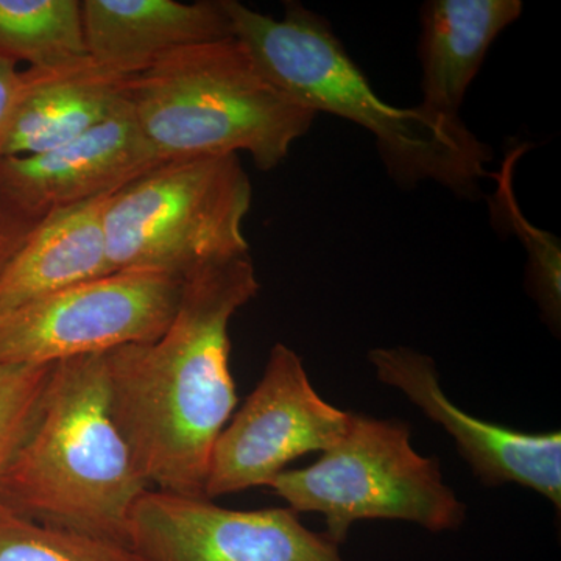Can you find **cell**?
<instances>
[{"label":"cell","mask_w":561,"mask_h":561,"mask_svg":"<svg viewBox=\"0 0 561 561\" xmlns=\"http://www.w3.org/2000/svg\"><path fill=\"white\" fill-rule=\"evenodd\" d=\"M260 291L250 254L183 278L158 341L105 353L110 408L147 485L205 497L210 454L238 405L230 323Z\"/></svg>","instance_id":"cell-1"},{"label":"cell","mask_w":561,"mask_h":561,"mask_svg":"<svg viewBox=\"0 0 561 561\" xmlns=\"http://www.w3.org/2000/svg\"><path fill=\"white\" fill-rule=\"evenodd\" d=\"M232 36L284 94L370 131L391 180L402 190L423 181L465 198L481 194L493 150L460 116L398 108L376 94L330 22L300 2H284L280 20L236 0H221Z\"/></svg>","instance_id":"cell-2"},{"label":"cell","mask_w":561,"mask_h":561,"mask_svg":"<svg viewBox=\"0 0 561 561\" xmlns=\"http://www.w3.org/2000/svg\"><path fill=\"white\" fill-rule=\"evenodd\" d=\"M146 490L111 415L105 354L57 362L38 419L0 483V504L128 548L131 511Z\"/></svg>","instance_id":"cell-3"},{"label":"cell","mask_w":561,"mask_h":561,"mask_svg":"<svg viewBox=\"0 0 561 561\" xmlns=\"http://www.w3.org/2000/svg\"><path fill=\"white\" fill-rule=\"evenodd\" d=\"M127 98L162 162L243 151L262 172L286 160L317 116L278 90L234 36L162 58L130 77Z\"/></svg>","instance_id":"cell-4"},{"label":"cell","mask_w":561,"mask_h":561,"mask_svg":"<svg viewBox=\"0 0 561 561\" xmlns=\"http://www.w3.org/2000/svg\"><path fill=\"white\" fill-rule=\"evenodd\" d=\"M251 181L238 154L161 162L103 209L111 272L190 273L250 254Z\"/></svg>","instance_id":"cell-5"},{"label":"cell","mask_w":561,"mask_h":561,"mask_svg":"<svg viewBox=\"0 0 561 561\" xmlns=\"http://www.w3.org/2000/svg\"><path fill=\"white\" fill-rule=\"evenodd\" d=\"M298 515L321 513L327 535L341 546L351 526L397 519L434 531L459 529L467 505L445 481L434 457L412 448L411 427L398 420L351 413L348 430L301 470H286L268 483Z\"/></svg>","instance_id":"cell-6"},{"label":"cell","mask_w":561,"mask_h":561,"mask_svg":"<svg viewBox=\"0 0 561 561\" xmlns=\"http://www.w3.org/2000/svg\"><path fill=\"white\" fill-rule=\"evenodd\" d=\"M183 279L114 272L0 316V365H49L158 341L179 309Z\"/></svg>","instance_id":"cell-7"},{"label":"cell","mask_w":561,"mask_h":561,"mask_svg":"<svg viewBox=\"0 0 561 561\" xmlns=\"http://www.w3.org/2000/svg\"><path fill=\"white\" fill-rule=\"evenodd\" d=\"M350 421L317 393L301 357L276 343L256 389L214 445L205 497L268 486L290 461L341 440Z\"/></svg>","instance_id":"cell-8"},{"label":"cell","mask_w":561,"mask_h":561,"mask_svg":"<svg viewBox=\"0 0 561 561\" xmlns=\"http://www.w3.org/2000/svg\"><path fill=\"white\" fill-rule=\"evenodd\" d=\"M138 561H346L291 508L230 511L208 497L146 490L130 515Z\"/></svg>","instance_id":"cell-9"},{"label":"cell","mask_w":561,"mask_h":561,"mask_svg":"<svg viewBox=\"0 0 561 561\" xmlns=\"http://www.w3.org/2000/svg\"><path fill=\"white\" fill-rule=\"evenodd\" d=\"M376 376L394 387L451 435L476 478L489 486L516 483L540 493L561 508L560 431L529 434L474 419L442 390L432 357L405 346L368 353Z\"/></svg>","instance_id":"cell-10"},{"label":"cell","mask_w":561,"mask_h":561,"mask_svg":"<svg viewBox=\"0 0 561 561\" xmlns=\"http://www.w3.org/2000/svg\"><path fill=\"white\" fill-rule=\"evenodd\" d=\"M161 162L128 105L57 149L0 160V194L24 216L41 220L114 194Z\"/></svg>","instance_id":"cell-11"},{"label":"cell","mask_w":561,"mask_h":561,"mask_svg":"<svg viewBox=\"0 0 561 561\" xmlns=\"http://www.w3.org/2000/svg\"><path fill=\"white\" fill-rule=\"evenodd\" d=\"M130 76L90 57L51 69L22 70L0 157H31L72 142L128 108Z\"/></svg>","instance_id":"cell-12"},{"label":"cell","mask_w":561,"mask_h":561,"mask_svg":"<svg viewBox=\"0 0 561 561\" xmlns=\"http://www.w3.org/2000/svg\"><path fill=\"white\" fill-rule=\"evenodd\" d=\"M81 21L88 57L130 77L186 47L232 36L221 0H83Z\"/></svg>","instance_id":"cell-13"},{"label":"cell","mask_w":561,"mask_h":561,"mask_svg":"<svg viewBox=\"0 0 561 561\" xmlns=\"http://www.w3.org/2000/svg\"><path fill=\"white\" fill-rule=\"evenodd\" d=\"M522 0H430L421 7L420 106L459 116L486 51L523 14Z\"/></svg>","instance_id":"cell-14"},{"label":"cell","mask_w":561,"mask_h":561,"mask_svg":"<svg viewBox=\"0 0 561 561\" xmlns=\"http://www.w3.org/2000/svg\"><path fill=\"white\" fill-rule=\"evenodd\" d=\"M106 197L41 219L0 272V316L111 272L103 209Z\"/></svg>","instance_id":"cell-15"},{"label":"cell","mask_w":561,"mask_h":561,"mask_svg":"<svg viewBox=\"0 0 561 561\" xmlns=\"http://www.w3.org/2000/svg\"><path fill=\"white\" fill-rule=\"evenodd\" d=\"M0 58L51 69L88 58L79 0H0Z\"/></svg>","instance_id":"cell-16"},{"label":"cell","mask_w":561,"mask_h":561,"mask_svg":"<svg viewBox=\"0 0 561 561\" xmlns=\"http://www.w3.org/2000/svg\"><path fill=\"white\" fill-rule=\"evenodd\" d=\"M522 157V150L508 154L497 179V191L491 210L496 220L507 224L508 230L515 232L524 242L527 251L526 284L541 312V319L553 334H559L561 323V245L551 232L542 231L531 225L516 203L512 186V169Z\"/></svg>","instance_id":"cell-17"},{"label":"cell","mask_w":561,"mask_h":561,"mask_svg":"<svg viewBox=\"0 0 561 561\" xmlns=\"http://www.w3.org/2000/svg\"><path fill=\"white\" fill-rule=\"evenodd\" d=\"M0 561H138L125 546L18 515L0 504Z\"/></svg>","instance_id":"cell-18"},{"label":"cell","mask_w":561,"mask_h":561,"mask_svg":"<svg viewBox=\"0 0 561 561\" xmlns=\"http://www.w3.org/2000/svg\"><path fill=\"white\" fill-rule=\"evenodd\" d=\"M54 367L0 365V483L38 419Z\"/></svg>","instance_id":"cell-19"},{"label":"cell","mask_w":561,"mask_h":561,"mask_svg":"<svg viewBox=\"0 0 561 561\" xmlns=\"http://www.w3.org/2000/svg\"><path fill=\"white\" fill-rule=\"evenodd\" d=\"M38 221L14 209L0 194V272Z\"/></svg>","instance_id":"cell-20"},{"label":"cell","mask_w":561,"mask_h":561,"mask_svg":"<svg viewBox=\"0 0 561 561\" xmlns=\"http://www.w3.org/2000/svg\"><path fill=\"white\" fill-rule=\"evenodd\" d=\"M22 83L20 66L0 58V147H2L3 133L9 122L11 108L16 101ZM2 160V157H0Z\"/></svg>","instance_id":"cell-21"}]
</instances>
